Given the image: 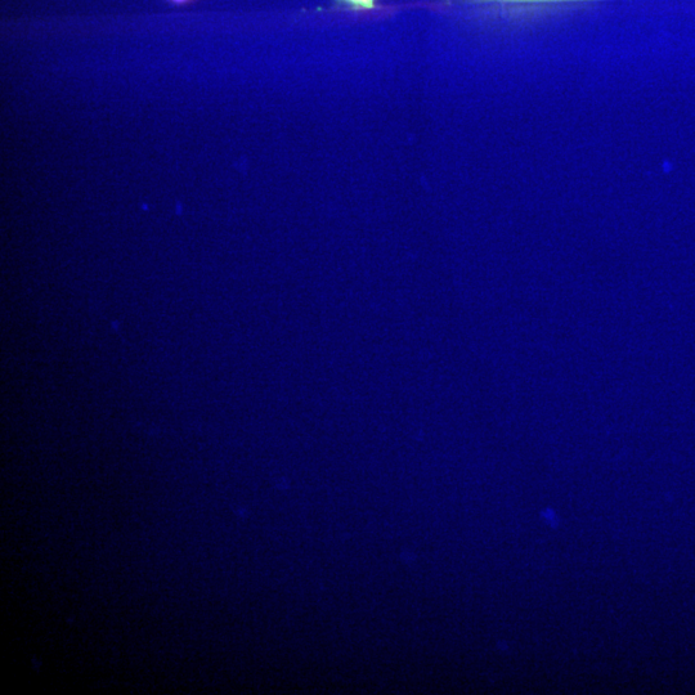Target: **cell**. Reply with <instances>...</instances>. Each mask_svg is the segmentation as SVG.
Instances as JSON below:
<instances>
[{
	"instance_id": "obj_1",
	"label": "cell",
	"mask_w": 695,
	"mask_h": 695,
	"mask_svg": "<svg viewBox=\"0 0 695 695\" xmlns=\"http://www.w3.org/2000/svg\"><path fill=\"white\" fill-rule=\"evenodd\" d=\"M342 2L358 8H372L374 7L375 0H342Z\"/></svg>"
},
{
	"instance_id": "obj_2",
	"label": "cell",
	"mask_w": 695,
	"mask_h": 695,
	"mask_svg": "<svg viewBox=\"0 0 695 695\" xmlns=\"http://www.w3.org/2000/svg\"><path fill=\"white\" fill-rule=\"evenodd\" d=\"M172 2H174V3H183V2H187V0H172Z\"/></svg>"
}]
</instances>
